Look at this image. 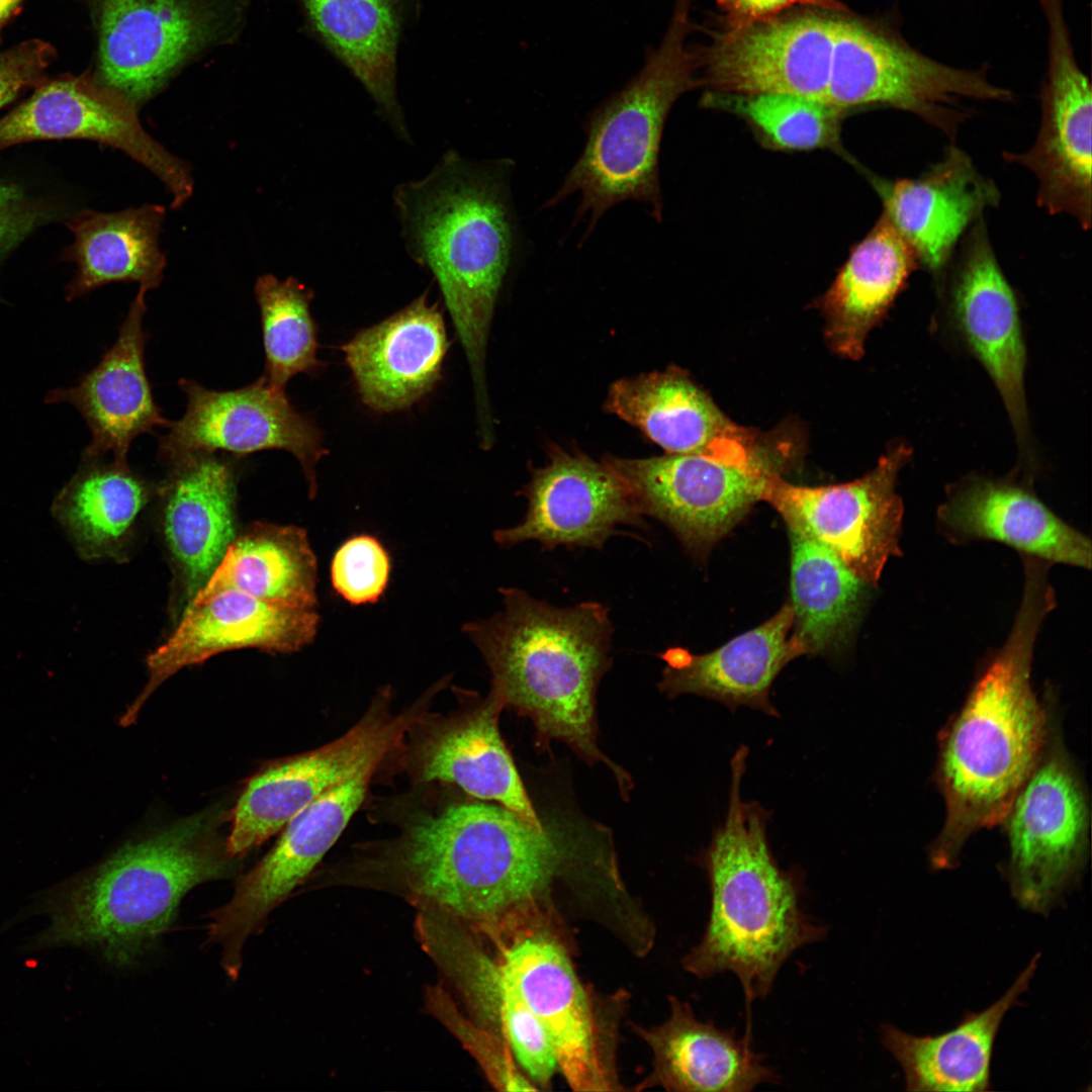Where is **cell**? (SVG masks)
Returning <instances> with one entry per match:
<instances>
[{"mask_svg": "<svg viewBox=\"0 0 1092 1092\" xmlns=\"http://www.w3.org/2000/svg\"><path fill=\"white\" fill-rule=\"evenodd\" d=\"M1054 606L1044 568L1026 565L1009 637L941 735L936 778L945 817L929 853L936 870L953 868L975 832L1002 823L1041 755L1049 721L1030 673L1038 629Z\"/></svg>", "mask_w": 1092, "mask_h": 1092, "instance_id": "obj_1", "label": "cell"}, {"mask_svg": "<svg viewBox=\"0 0 1092 1092\" xmlns=\"http://www.w3.org/2000/svg\"><path fill=\"white\" fill-rule=\"evenodd\" d=\"M499 593L500 612L462 627L490 670V691L532 721L541 747L559 740L584 760L605 763L626 793L629 776L597 743L596 695L612 662L609 608L557 607L518 587Z\"/></svg>", "mask_w": 1092, "mask_h": 1092, "instance_id": "obj_2", "label": "cell"}, {"mask_svg": "<svg viewBox=\"0 0 1092 1092\" xmlns=\"http://www.w3.org/2000/svg\"><path fill=\"white\" fill-rule=\"evenodd\" d=\"M747 755L748 747L740 745L731 758L725 821L698 857L709 880L710 912L701 940L681 965L699 979L734 974L750 1017L751 1003L769 995L785 963L823 940L828 927L804 911L801 874L775 858L766 835L770 812L741 800Z\"/></svg>", "mask_w": 1092, "mask_h": 1092, "instance_id": "obj_3", "label": "cell"}, {"mask_svg": "<svg viewBox=\"0 0 1092 1092\" xmlns=\"http://www.w3.org/2000/svg\"><path fill=\"white\" fill-rule=\"evenodd\" d=\"M224 813L206 809L126 843L51 890L39 903L50 924L37 945L91 946L114 965L135 963L172 924L188 891L236 872L221 834Z\"/></svg>", "mask_w": 1092, "mask_h": 1092, "instance_id": "obj_4", "label": "cell"}, {"mask_svg": "<svg viewBox=\"0 0 1092 1092\" xmlns=\"http://www.w3.org/2000/svg\"><path fill=\"white\" fill-rule=\"evenodd\" d=\"M504 170L449 151L428 176L393 195L406 249L436 278L464 349L480 420L491 415L486 344L513 251Z\"/></svg>", "mask_w": 1092, "mask_h": 1092, "instance_id": "obj_5", "label": "cell"}, {"mask_svg": "<svg viewBox=\"0 0 1092 1092\" xmlns=\"http://www.w3.org/2000/svg\"><path fill=\"white\" fill-rule=\"evenodd\" d=\"M692 0H675L665 34L648 50L642 69L601 104L587 122L584 149L553 206L580 196L577 218H589L588 232L612 206L628 200L648 204L659 220L662 199L658 155L667 115L679 96L702 84L698 56L688 49Z\"/></svg>", "mask_w": 1092, "mask_h": 1092, "instance_id": "obj_6", "label": "cell"}, {"mask_svg": "<svg viewBox=\"0 0 1092 1092\" xmlns=\"http://www.w3.org/2000/svg\"><path fill=\"white\" fill-rule=\"evenodd\" d=\"M792 429L759 434L711 452L603 461L625 484L637 510L664 524L698 559L759 500L767 479L801 455Z\"/></svg>", "mask_w": 1092, "mask_h": 1092, "instance_id": "obj_7", "label": "cell"}, {"mask_svg": "<svg viewBox=\"0 0 1092 1092\" xmlns=\"http://www.w3.org/2000/svg\"><path fill=\"white\" fill-rule=\"evenodd\" d=\"M1012 93L984 71L954 68L922 54L888 24L837 15L826 102L849 109L883 105L913 113L954 140L969 116L962 101H1008Z\"/></svg>", "mask_w": 1092, "mask_h": 1092, "instance_id": "obj_8", "label": "cell"}, {"mask_svg": "<svg viewBox=\"0 0 1092 1092\" xmlns=\"http://www.w3.org/2000/svg\"><path fill=\"white\" fill-rule=\"evenodd\" d=\"M438 695L429 687L394 713L390 686L377 690L362 716L344 734L314 749L277 759L247 784L232 815L226 837L239 859L262 844L329 788L371 765L386 764L408 725L432 708Z\"/></svg>", "mask_w": 1092, "mask_h": 1092, "instance_id": "obj_9", "label": "cell"}, {"mask_svg": "<svg viewBox=\"0 0 1092 1092\" xmlns=\"http://www.w3.org/2000/svg\"><path fill=\"white\" fill-rule=\"evenodd\" d=\"M545 915L505 928L490 940L504 973L544 1029L558 1072L574 1091L619 1090L608 1037L570 956Z\"/></svg>", "mask_w": 1092, "mask_h": 1092, "instance_id": "obj_10", "label": "cell"}, {"mask_svg": "<svg viewBox=\"0 0 1092 1092\" xmlns=\"http://www.w3.org/2000/svg\"><path fill=\"white\" fill-rule=\"evenodd\" d=\"M1002 822L1013 897L1026 910L1048 912L1084 866L1090 825L1082 779L1051 733Z\"/></svg>", "mask_w": 1092, "mask_h": 1092, "instance_id": "obj_11", "label": "cell"}, {"mask_svg": "<svg viewBox=\"0 0 1092 1092\" xmlns=\"http://www.w3.org/2000/svg\"><path fill=\"white\" fill-rule=\"evenodd\" d=\"M452 688L456 707L445 713L430 708L414 719L388 759L385 777L404 775L410 785L452 784L542 828L545 824L499 732L503 702L492 691L482 698L476 692Z\"/></svg>", "mask_w": 1092, "mask_h": 1092, "instance_id": "obj_12", "label": "cell"}, {"mask_svg": "<svg viewBox=\"0 0 1092 1092\" xmlns=\"http://www.w3.org/2000/svg\"><path fill=\"white\" fill-rule=\"evenodd\" d=\"M384 764L371 765L326 790L282 829L271 850L236 884L233 898L208 917V938L222 949L221 965L235 980L246 940L269 913L321 864L368 799Z\"/></svg>", "mask_w": 1092, "mask_h": 1092, "instance_id": "obj_13", "label": "cell"}, {"mask_svg": "<svg viewBox=\"0 0 1092 1092\" xmlns=\"http://www.w3.org/2000/svg\"><path fill=\"white\" fill-rule=\"evenodd\" d=\"M911 454L908 446L895 445L866 475L833 485H797L775 473L762 500L875 585L890 557L900 553L903 504L896 482Z\"/></svg>", "mask_w": 1092, "mask_h": 1092, "instance_id": "obj_14", "label": "cell"}, {"mask_svg": "<svg viewBox=\"0 0 1092 1092\" xmlns=\"http://www.w3.org/2000/svg\"><path fill=\"white\" fill-rule=\"evenodd\" d=\"M187 398L182 418L166 426L159 437L158 459L173 464L202 453H230L241 458L272 449L285 450L298 460L308 495L317 492L316 465L327 454L314 423L296 411L285 390L261 376L245 387L217 391L194 380L180 379Z\"/></svg>", "mask_w": 1092, "mask_h": 1092, "instance_id": "obj_15", "label": "cell"}, {"mask_svg": "<svg viewBox=\"0 0 1092 1092\" xmlns=\"http://www.w3.org/2000/svg\"><path fill=\"white\" fill-rule=\"evenodd\" d=\"M838 14L805 7L725 22L698 57L702 84L717 92L786 93L826 102Z\"/></svg>", "mask_w": 1092, "mask_h": 1092, "instance_id": "obj_16", "label": "cell"}, {"mask_svg": "<svg viewBox=\"0 0 1092 1092\" xmlns=\"http://www.w3.org/2000/svg\"><path fill=\"white\" fill-rule=\"evenodd\" d=\"M32 95L0 118V152L43 140H88L122 151L155 174L172 195L173 208L191 196L188 165L142 126L136 105L88 73L43 81Z\"/></svg>", "mask_w": 1092, "mask_h": 1092, "instance_id": "obj_17", "label": "cell"}, {"mask_svg": "<svg viewBox=\"0 0 1092 1092\" xmlns=\"http://www.w3.org/2000/svg\"><path fill=\"white\" fill-rule=\"evenodd\" d=\"M1049 26V66L1041 90V122L1025 153L1005 161L1030 170L1038 182L1036 203L1050 214L1067 213L1083 230L1092 218L1089 79L1079 67L1064 16V0H1038Z\"/></svg>", "mask_w": 1092, "mask_h": 1092, "instance_id": "obj_18", "label": "cell"}, {"mask_svg": "<svg viewBox=\"0 0 1092 1092\" xmlns=\"http://www.w3.org/2000/svg\"><path fill=\"white\" fill-rule=\"evenodd\" d=\"M98 74L135 105L189 57L217 40L226 15L212 0H101Z\"/></svg>", "mask_w": 1092, "mask_h": 1092, "instance_id": "obj_19", "label": "cell"}, {"mask_svg": "<svg viewBox=\"0 0 1092 1092\" xmlns=\"http://www.w3.org/2000/svg\"><path fill=\"white\" fill-rule=\"evenodd\" d=\"M318 625L315 609L265 602L231 588L193 601L174 632L148 655V682L121 721L132 724L150 696L184 667L243 648L272 654L296 652L313 641Z\"/></svg>", "mask_w": 1092, "mask_h": 1092, "instance_id": "obj_20", "label": "cell"}, {"mask_svg": "<svg viewBox=\"0 0 1092 1092\" xmlns=\"http://www.w3.org/2000/svg\"><path fill=\"white\" fill-rule=\"evenodd\" d=\"M237 457L202 453L173 464L156 485L161 533L181 616L236 537Z\"/></svg>", "mask_w": 1092, "mask_h": 1092, "instance_id": "obj_21", "label": "cell"}, {"mask_svg": "<svg viewBox=\"0 0 1092 1092\" xmlns=\"http://www.w3.org/2000/svg\"><path fill=\"white\" fill-rule=\"evenodd\" d=\"M527 513L515 526L493 532L502 547L536 541L544 550L558 546L603 549L619 526L645 528L627 487L604 463L580 454L557 453L537 469L524 490Z\"/></svg>", "mask_w": 1092, "mask_h": 1092, "instance_id": "obj_22", "label": "cell"}, {"mask_svg": "<svg viewBox=\"0 0 1092 1092\" xmlns=\"http://www.w3.org/2000/svg\"><path fill=\"white\" fill-rule=\"evenodd\" d=\"M946 267L950 306L971 350L995 382L1020 444L1026 440V361L1018 305L992 248L984 216L967 231Z\"/></svg>", "mask_w": 1092, "mask_h": 1092, "instance_id": "obj_23", "label": "cell"}, {"mask_svg": "<svg viewBox=\"0 0 1092 1092\" xmlns=\"http://www.w3.org/2000/svg\"><path fill=\"white\" fill-rule=\"evenodd\" d=\"M422 911L418 920L422 943L457 986L474 1021L508 1044L537 1089H548L558 1072L552 1045L495 956L462 922L428 907Z\"/></svg>", "mask_w": 1092, "mask_h": 1092, "instance_id": "obj_24", "label": "cell"}, {"mask_svg": "<svg viewBox=\"0 0 1092 1092\" xmlns=\"http://www.w3.org/2000/svg\"><path fill=\"white\" fill-rule=\"evenodd\" d=\"M147 292L140 288L114 344L99 363L83 374L76 385L52 389L46 396L49 403L71 404L86 422L91 441L83 451V459L101 458L110 453L114 460L127 461L129 447L136 437L169 423L155 401L146 371L149 334L144 330L143 320Z\"/></svg>", "mask_w": 1092, "mask_h": 1092, "instance_id": "obj_25", "label": "cell"}, {"mask_svg": "<svg viewBox=\"0 0 1092 1092\" xmlns=\"http://www.w3.org/2000/svg\"><path fill=\"white\" fill-rule=\"evenodd\" d=\"M873 182L883 200L882 213L914 248L920 266L935 276L942 274L972 224L1000 201L995 183L956 146L918 177Z\"/></svg>", "mask_w": 1092, "mask_h": 1092, "instance_id": "obj_26", "label": "cell"}, {"mask_svg": "<svg viewBox=\"0 0 1092 1092\" xmlns=\"http://www.w3.org/2000/svg\"><path fill=\"white\" fill-rule=\"evenodd\" d=\"M427 295L341 347L363 403L375 412L405 410L441 379L449 341L438 303Z\"/></svg>", "mask_w": 1092, "mask_h": 1092, "instance_id": "obj_27", "label": "cell"}, {"mask_svg": "<svg viewBox=\"0 0 1092 1092\" xmlns=\"http://www.w3.org/2000/svg\"><path fill=\"white\" fill-rule=\"evenodd\" d=\"M670 1012L661 1024L634 1030L652 1054V1072L643 1088L659 1086L676 1092H750L779 1081L752 1045L751 1022L737 1036L735 1029L702 1021L691 1005L669 996Z\"/></svg>", "mask_w": 1092, "mask_h": 1092, "instance_id": "obj_28", "label": "cell"}, {"mask_svg": "<svg viewBox=\"0 0 1092 1092\" xmlns=\"http://www.w3.org/2000/svg\"><path fill=\"white\" fill-rule=\"evenodd\" d=\"M790 602L768 620L713 651L695 654L668 648L658 688L669 698L697 695L724 704L731 711L746 706L779 716L769 692L781 670L803 652L793 638Z\"/></svg>", "mask_w": 1092, "mask_h": 1092, "instance_id": "obj_29", "label": "cell"}, {"mask_svg": "<svg viewBox=\"0 0 1092 1092\" xmlns=\"http://www.w3.org/2000/svg\"><path fill=\"white\" fill-rule=\"evenodd\" d=\"M919 266L914 248L882 213L850 249L830 287L814 302L824 315V338L830 350L842 358L859 360L869 333Z\"/></svg>", "mask_w": 1092, "mask_h": 1092, "instance_id": "obj_30", "label": "cell"}, {"mask_svg": "<svg viewBox=\"0 0 1092 1092\" xmlns=\"http://www.w3.org/2000/svg\"><path fill=\"white\" fill-rule=\"evenodd\" d=\"M938 517L959 538L995 540L1038 560L1091 566L1090 540L1015 484L971 478L956 487Z\"/></svg>", "mask_w": 1092, "mask_h": 1092, "instance_id": "obj_31", "label": "cell"}, {"mask_svg": "<svg viewBox=\"0 0 1092 1092\" xmlns=\"http://www.w3.org/2000/svg\"><path fill=\"white\" fill-rule=\"evenodd\" d=\"M606 406L666 454L711 452L757 434L730 420L688 372L676 367L615 382Z\"/></svg>", "mask_w": 1092, "mask_h": 1092, "instance_id": "obj_32", "label": "cell"}, {"mask_svg": "<svg viewBox=\"0 0 1092 1092\" xmlns=\"http://www.w3.org/2000/svg\"><path fill=\"white\" fill-rule=\"evenodd\" d=\"M1039 954L1033 956L1012 986L981 1012H968L952 1029L917 1036L883 1025V1045L897 1060L907 1091L981 1092L990 1089L993 1046L1000 1024L1033 977Z\"/></svg>", "mask_w": 1092, "mask_h": 1092, "instance_id": "obj_33", "label": "cell"}, {"mask_svg": "<svg viewBox=\"0 0 1092 1092\" xmlns=\"http://www.w3.org/2000/svg\"><path fill=\"white\" fill-rule=\"evenodd\" d=\"M308 24L406 136L395 76L399 36L410 0H300Z\"/></svg>", "mask_w": 1092, "mask_h": 1092, "instance_id": "obj_34", "label": "cell"}, {"mask_svg": "<svg viewBox=\"0 0 1092 1092\" xmlns=\"http://www.w3.org/2000/svg\"><path fill=\"white\" fill-rule=\"evenodd\" d=\"M165 207L144 204L116 212L83 210L69 219L72 244L64 259L75 264L66 286L74 300L113 282H135L147 291L158 287L166 267L159 248Z\"/></svg>", "mask_w": 1092, "mask_h": 1092, "instance_id": "obj_35", "label": "cell"}, {"mask_svg": "<svg viewBox=\"0 0 1092 1092\" xmlns=\"http://www.w3.org/2000/svg\"><path fill=\"white\" fill-rule=\"evenodd\" d=\"M155 490L127 461L83 459L52 511L83 558L122 561Z\"/></svg>", "mask_w": 1092, "mask_h": 1092, "instance_id": "obj_36", "label": "cell"}, {"mask_svg": "<svg viewBox=\"0 0 1092 1092\" xmlns=\"http://www.w3.org/2000/svg\"><path fill=\"white\" fill-rule=\"evenodd\" d=\"M316 586L317 561L306 531L256 522L236 535L191 602L231 588L265 602L316 609Z\"/></svg>", "mask_w": 1092, "mask_h": 1092, "instance_id": "obj_37", "label": "cell"}, {"mask_svg": "<svg viewBox=\"0 0 1092 1092\" xmlns=\"http://www.w3.org/2000/svg\"><path fill=\"white\" fill-rule=\"evenodd\" d=\"M786 525L793 638L803 655L834 654L844 648L857 626L869 584L801 528Z\"/></svg>", "mask_w": 1092, "mask_h": 1092, "instance_id": "obj_38", "label": "cell"}, {"mask_svg": "<svg viewBox=\"0 0 1092 1092\" xmlns=\"http://www.w3.org/2000/svg\"><path fill=\"white\" fill-rule=\"evenodd\" d=\"M703 105L743 118L763 146L780 151H842L845 114L829 103L786 93L737 94L709 91Z\"/></svg>", "mask_w": 1092, "mask_h": 1092, "instance_id": "obj_39", "label": "cell"}, {"mask_svg": "<svg viewBox=\"0 0 1092 1092\" xmlns=\"http://www.w3.org/2000/svg\"><path fill=\"white\" fill-rule=\"evenodd\" d=\"M255 295L265 352L262 376L272 387L285 390L295 375H311L323 367L309 308L313 293L294 277L279 280L268 274L257 279Z\"/></svg>", "mask_w": 1092, "mask_h": 1092, "instance_id": "obj_40", "label": "cell"}, {"mask_svg": "<svg viewBox=\"0 0 1092 1092\" xmlns=\"http://www.w3.org/2000/svg\"><path fill=\"white\" fill-rule=\"evenodd\" d=\"M390 558L373 536L362 534L346 540L331 563L335 592L352 605L376 602L385 592L390 576Z\"/></svg>", "mask_w": 1092, "mask_h": 1092, "instance_id": "obj_41", "label": "cell"}, {"mask_svg": "<svg viewBox=\"0 0 1092 1092\" xmlns=\"http://www.w3.org/2000/svg\"><path fill=\"white\" fill-rule=\"evenodd\" d=\"M432 997L434 1010L444 1019L447 1026L472 1054L486 1077L499 1090L535 1091L538 1090L519 1067L508 1044L477 1024L460 1014L444 994L436 990Z\"/></svg>", "mask_w": 1092, "mask_h": 1092, "instance_id": "obj_42", "label": "cell"}, {"mask_svg": "<svg viewBox=\"0 0 1092 1092\" xmlns=\"http://www.w3.org/2000/svg\"><path fill=\"white\" fill-rule=\"evenodd\" d=\"M60 216V210L22 186L0 179V262L36 229Z\"/></svg>", "mask_w": 1092, "mask_h": 1092, "instance_id": "obj_43", "label": "cell"}, {"mask_svg": "<svg viewBox=\"0 0 1092 1092\" xmlns=\"http://www.w3.org/2000/svg\"><path fill=\"white\" fill-rule=\"evenodd\" d=\"M55 48L41 39H29L0 52V109L20 93L46 81L56 59Z\"/></svg>", "mask_w": 1092, "mask_h": 1092, "instance_id": "obj_44", "label": "cell"}, {"mask_svg": "<svg viewBox=\"0 0 1092 1092\" xmlns=\"http://www.w3.org/2000/svg\"><path fill=\"white\" fill-rule=\"evenodd\" d=\"M730 23L748 22L774 16L793 7H808L832 12H847L839 0H716Z\"/></svg>", "mask_w": 1092, "mask_h": 1092, "instance_id": "obj_45", "label": "cell"}, {"mask_svg": "<svg viewBox=\"0 0 1092 1092\" xmlns=\"http://www.w3.org/2000/svg\"><path fill=\"white\" fill-rule=\"evenodd\" d=\"M24 0H0V30L17 13Z\"/></svg>", "mask_w": 1092, "mask_h": 1092, "instance_id": "obj_46", "label": "cell"}]
</instances>
